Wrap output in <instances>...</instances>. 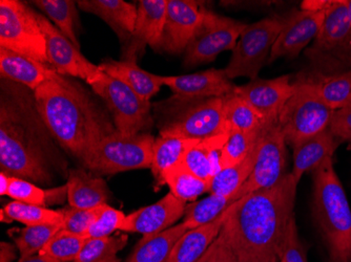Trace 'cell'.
<instances>
[{"mask_svg": "<svg viewBox=\"0 0 351 262\" xmlns=\"http://www.w3.org/2000/svg\"><path fill=\"white\" fill-rule=\"evenodd\" d=\"M298 184L291 173L271 188L244 195L226 211L219 235L238 262H281Z\"/></svg>", "mask_w": 351, "mask_h": 262, "instance_id": "cell-1", "label": "cell"}, {"mask_svg": "<svg viewBox=\"0 0 351 262\" xmlns=\"http://www.w3.org/2000/svg\"><path fill=\"white\" fill-rule=\"evenodd\" d=\"M34 100L51 135L82 161L98 142L116 131L110 116L88 90L62 75L35 90Z\"/></svg>", "mask_w": 351, "mask_h": 262, "instance_id": "cell-2", "label": "cell"}, {"mask_svg": "<svg viewBox=\"0 0 351 262\" xmlns=\"http://www.w3.org/2000/svg\"><path fill=\"white\" fill-rule=\"evenodd\" d=\"M0 108V167L10 176L36 184L52 183L40 133L27 122V103L15 88H3Z\"/></svg>", "mask_w": 351, "mask_h": 262, "instance_id": "cell-3", "label": "cell"}, {"mask_svg": "<svg viewBox=\"0 0 351 262\" xmlns=\"http://www.w3.org/2000/svg\"><path fill=\"white\" fill-rule=\"evenodd\" d=\"M313 173V214L326 244L329 262H351V209L333 159Z\"/></svg>", "mask_w": 351, "mask_h": 262, "instance_id": "cell-4", "label": "cell"}, {"mask_svg": "<svg viewBox=\"0 0 351 262\" xmlns=\"http://www.w3.org/2000/svg\"><path fill=\"white\" fill-rule=\"evenodd\" d=\"M224 98L165 102L160 137L205 140L228 131L224 118Z\"/></svg>", "mask_w": 351, "mask_h": 262, "instance_id": "cell-5", "label": "cell"}, {"mask_svg": "<svg viewBox=\"0 0 351 262\" xmlns=\"http://www.w3.org/2000/svg\"><path fill=\"white\" fill-rule=\"evenodd\" d=\"M155 140L149 133L128 135L116 130L98 142L82 163L96 175L151 169Z\"/></svg>", "mask_w": 351, "mask_h": 262, "instance_id": "cell-6", "label": "cell"}, {"mask_svg": "<svg viewBox=\"0 0 351 262\" xmlns=\"http://www.w3.org/2000/svg\"><path fill=\"white\" fill-rule=\"evenodd\" d=\"M305 55L313 64V72H350L351 23L345 0H333L320 33Z\"/></svg>", "mask_w": 351, "mask_h": 262, "instance_id": "cell-7", "label": "cell"}, {"mask_svg": "<svg viewBox=\"0 0 351 262\" xmlns=\"http://www.w3.org/2000/svg\"><path fill=\"white\" fill-rule=\"evenodd\" d=\"M293 86L295 90L278 118L286 144L291 147L328 129L335 112L301 77Z\"/></svg>", "mask_w": 351, "mask_h": 262, "instance_id": "cell-8", "label": "cell"}, {"mask_svg": "<svg viewBox=\"0 0 351 262\" xmlns=\"http://www.w3.org/2000/svg\"><path fill=\"white\" fill-rule=\"evenodd\" d=\"M0 47L49 64L38 13L19 0L0 1Z\"/></svg>", "mask_w": 351, "mask_h": 262, "instance_id": "cell-9", "label": "cell"}, {"mask_svg": "<svg viewBox=\"0 0 351 262\" xmlns=\"http://www.w3.org/2000/svg\"><path fill=\"white\" fill-rule=\"evenodd\" d=\"M88 86L108 106L117 131L134 135L151 129V102L140 98L123 82L102 72Z\"/></svg>", "mask_w": 351, "mask_h": 262, "instance_id": "cell-10", "label": "cell"}, {"mask_svg": "<svg viewBox=\"0 0 351 262\" xmlns=\"http://www.w3.org/2000/svg\"><path fill=\"white\" fill-rule=\"evenodd\" d=\"M284 18L268 17L248 25L232 50V58L224 68L230 80L245 77L254 80L269 60L270 53L279 37Z\"/></svg>", "mask_w": 351, "mask_h": 262, "instance_id": "cell-11", "label": "cell"}, {"mask_svg": "<svg viewBox=\"0 0 351 262\" xmlns=\"http://www.w3.org/2000/svg\"><path fill=\"white\" fill-rule=\"evenodd\" d=\"M248 25L236 19L207 11L200 29L197 31L184 52V66L213 62L224 51L234 50Z\"/></svg>", "mask_w": 351, "mask_h": 262, "instance_id": "cell-12", "label": "cell"}, {"mask_svg": "<svg viewBox=\"0 0 351 262\" xmlns=\"http://www.w3.org/2000/svg\"><path fill=\"white\" fill-rule=\"evenodd\" d=\"M285 137L278 121L265 122L260 131L258 141L257 159L247 182L240 189L242 196L271 188L285 176Z\"/></svg>", "mask_w": 351, "mask_h": 262, "instance_id": "cell-13", "label": "cell"}, {"mask_svg": "<svg viewBox=\"0 0 351 262\" xmlns=\"http://www.w3.org/2000/svg\"><path fill=\"white\" fill-rule=\"evenodd\" d=\"M38 21L47 41L49 64L62 76L82 79L92 83L102 70L93 64L47 17L38 13Z\"/></svg>", "mask_w": 351, "mask_h": 262, "instance_id": "cell-14", "label": "cell"}, {"mask_svg": "<svg viewBox=\"0 0 351 262\" xmlns=\"http://www.w3.org/2000/svg\"><path fill=\"white\" fill-rule=\"evenodd\" d=\"M325 12H311L299 10L284 17V25L279 37L270 53L268 63L278 59L295 58L302 51L313 42L322 29Z\"/></svg>", "mask_w": 351, "mask_h": 262, "instance_id": "cell-15", "label": "cell"}, {"mask_svg": "<svg viewBox=\"0 0 351 262\" xmlns=\"http://www.w3.org/2000/svg\"><path fill=\"white\" fill-rule=\"evenodd\" d=\"M208 10L191 0H169L167 23L160 50L171 55L182 54L200 29Z\"/></svg>", "mask_w": 351, "mask_h": 262, "instance_id": "cell-16", "label": "cell"}, {"mask_svg": "<svg viewBox=\"0 0 351 262\" xmlns=\"http://www.w3.org/2000/svg\"><path fill=\"white\" fill-rule=\"evenodd\" d=\"M167 3L169 0L138 1L135 29L125 44L121 60L136 62L147 47L160 50L167 23Z\"/></svg>", "mask_w": 351, "mask_h": 262, "instance_id": "cell-17", "label": "cell"}, {"mask_svg": "<svg viewBox=\"0 0 351 262\" xmlns=\"http://www.w3.org/2000/svg\"><path fill=\"white\" fill-rule=\"evenodd\" d=\"M295 90L291 76L275 79H254L244 86H237L234 92L259 114L264 122L278 121L280 112Z\"/></svg>", "mask_w": 351, "mask_h": 262, "instance_id": "cell-18", "label": "cell"}, {"mask_svg": "<svg viewBox=\"0 0 351 262\" xmlns=\"http://www.w3.org/2000/svg\"><path fill=\"white\" fill-rule=\"evenodd\" d=\"M186 205L171 192L159 202L142 207L126 215L120 231L139 233L143 237L157 235L171 228L184 216Z\"/></svg>", "mask_w": 351, "mask_h": 262, "instance_id": "cell-19", "label": "cell"}, {"mask_svg": "<svg viewBox=\"0 0 351 262\" xmlns=\"http://www.w3.org/2000/svg\"><path fill=\"white\" fill-rule=\"evenodd\" d=\"M162 82L173 92V99L180 101L226 98L237 88L224 70L214 68L182 76H162Z\"/></svg>", "mask_w": 351, "mask_h": 262, "instance_id": "cell-20", "label": "cell"}, {"mask_svg": "<svg viewBox=\"0 0 351 262\" xmlns=\"http://www.w3.org/2000/svg\"><path fill=\"white\" fill-rule=\"evenodd\" d=\"M0 74L1 78L27 86L34 92L58 73L50 64L0 47Z\"/></svg>", "mask_w": 351, "mask_h": 262, "instance_id": "cell-21", "label": "cell"}, {"mask_svg": "<svg viewBox=\"0 0 351 262\" xmlns=\"http://www.w3.org/2000/svg\"><path fill=\"white\" fill-rule=\"evenodd\" d=\"M340 143L330 130L326 129L293 146V167L291 173L295 182L299 185L305 173L313 172L325 161L333 159Z\"/></svg>", "mask_w": 351, "mask_h": 262, "instance_id": "cell-22", "label": "cell"}, {"mask_svg": "<svg viewBox=\"0 0 351 262\" xmlns=\"http://www.w3.org/2000/svg\"><path fill=\"white\" fill-rule=\"evenodd\" d=\"M77 5L106 21L122 42H129L137 21V5L123 0H79Z\"/></svg>", "mask_w": 351, "mask_h": 262, "instance_id": "cell-23", "label": "cell"}, {"mask_svg": "<svg viewBox=\"0 0 351 262\" xmlns=\"http://www.w3.org/2000/svg\"><path fill=\"white\" fill-rule=\"evenodd\" d=\"M68 200L71 207L78 209H95L108 204L110 190L106 181L99 175L73 169L69 172Z\"/></svg>", "mask_w": 351, "mask_h": 262, "instance_id": "cell-24", "label": "cell"}, {"mask_svg": "<svg viewBox=\"0 0 351 262\" xmlns=\"http://www.w3.org/2000/svg\"><path fill=\"white\" fill-rule=\"evenodd\" d=\"M100 70L108 76L118 79L131 88L140 98L151 101L163 86L162 76L142 70L133 61L106 59L99 64Z\"/></svg>", "mask_w": 351, "mask_h": 262, "instance_id": "cell-25", "label": "cell"}, {"mask_svg": "<svg viewBox=\"0 0 351 262\" xmlns=\"http://www.w3.org/2000/svg\"><path fill=\"white\" fill-rule=\"evenodd\" d=\"M299 77L306 81L333 112L351 107V70L335 74L311 70Z\"/></svg>", "mask_w": 351, "mask_h": 262, "instance_id": "cell-26", "label": "cell"}, {"mask_svg": "<svg viewBox=\"0 0 351 262\" xmlns=\"http://www.w3.org/2000/svg\"><path fill=\"white\" fill-rule=\"evenodd\" d=\"M226 211L214 222L185 232L175 244L169 262H198L220 234Z\"/></svg>", "mask_w": 351, "mask_h": 262, "instance_id": "cell-27", "label": "cell"}, {"mask_svg": "<svg viewBox=\"0 0 351 262\" xmlns=\"http://www.w3.org/2000/svg\"><path fill=\"white\" fill-rule=\"evenodd\" d=\"M186 231L180 222L157 235L142 237L125 262H169L175 244Z\"/></svg>", "mask_w": 351, "mask_h": 262, "instance_id": "cell-28", "label": "cell"}, {"mask_svg": "<svg viewBox=\"0 0 351 262\" xmlns=\"http://www.w3.org/2000/svg\"><path fill=\"white\" fill-rule=\"evenodd\" d=\"M241 198L243 196L240 190L232 196L210 194L208 198L187 205L182 222L187 230L210 224L220 218L223 213Z\"/></svg>", "mask_w": 351, "mask_h": 262, "instance_id": "cell-29", "label": "cell"}, {"mask_svg": "<svg viewBox=\"0 0 351 262\" xmlns=\"http://www.w3.org/2000/svg\"><path fill=\"white\" fill-rule=\"evenodd\" d=\"M258 141L243 161H239L234 166L222 169L218 174L215 175L210 183V194L232 196L239 192L254 170L257 159Z\"/></svg>", "mask_w": 351, "mask_h": 262, "instance_id": "cell-30", "label": "cell"}, {"mask_svg": "<svg viewBox=\"0 0 351 262\" xmlns=\"http://www.w3.org/2000/svg\"><path fill=\"white\" fill-rule=\"evenodd\" d=\"M167 185L171 194L183 202L196 200L203 193L210 192V184L191 172L182 163L165 170L159 187Z\"/></svg>", "mask_w": 351, "mask_h": 262, "instance_id": "cell-31", "label": "cell"}, {"mask_svg": "<svg viewBox=\"0 0 351 262\" xmlns=\"http://www.w3.org/2000/svg\"><path fill=\"white\" fill-rule=\"evenodd\" d=\"M198 141L173 137H159L155 140L151 171L158 187L165 170L181 163L187 149Z\"/></svg>", "mask_w": 351, "mask_h": 262, "instance_id": "cell-32", "label": "cell"}, {"mask_svg": "<svg viewBox=\"0 0 351 262\" xmlns=\"http://www.w3.org/2000/svg\"><path fill=\"white\" fill-rule=\"evenodd\" d=\"M7 196L25 204L45 207L47 205L59 204L68 198V187L66 184L60 188L45 190L27 179L11 176Z\"/></svg>", "mask_w": 351, "mask_h": 262, "instance_id": "cell-33", "label": "cell"}, {"mask_svg": "<svg viewBox=\"0 0 351 262\" xmlns=\"http://www.w3.org/2000/svg\"><path fill=\"white\" fill-rule=\"evenodd\" d=\"M40 11L54 23L55 27L62 33L75 47L80 50V43L75 33L77 18V1L74 0H34L32 1Z\"/></svg>", "mask_w": 351, "mask_h": 262, "instance_id": "cell-34", "label": "cell"}, {"mask_svg": "<svg viewBox=\"0 0 351 262\" xmlns=\"http://www.w3.org/2000/svg\"><path fill=\"white\" fill-rule=\"evenodd\" d=\"M61 228L62 224L29 226L23 228H12L10 235L19 251L21 259H23L39 254L45 244L50 241Z\"/></svg>", "mask_w": 351, "mask_h": 262, "instance_id": "cell-35", "label": "cell"}, {"mask_svg": "<svg viewBox=\"0 0 351 262\" xmlns=\"http://www.w3.org/2000/svg\"><path fill=\"white\" fill-rule=\"evenodd\" d=\"M223 110L228 129L252 133L260 129L265 123L247 102L234 92L224 98Z\"/></svg>", "mask_w": 351, "mask_h": 262, "instance_id": "cell-36", "label": "cell"}, {"mask_svg": "<svg viewBox=\"0 0 351 262\" xmlns=\"http://www.w3.org/2000/svg\"><path fill=\"white\" fill-rule=\"evenodd\" d=\"M3 211L10 222H21L25 226L59 224L63 222L61 210H51L45 207L25 204L17 200L9 202Z\"/></svg>", "mask_w": 351, "mask_h": 262, "instance_id": "cell-37", "label": "cell"}, {"mask_svg": "<svg viewBox=\"0 0 351 262\" xmlns=\"http://www.w3.org/2000/svg\"><path fill=\"white\" fill-rule=\"evenodd\" d=\"M88 238L61 228L54 237L45 244L39 255L47 256L60 262H74L82 252Z\"/></svg>", "mask_w": 351, "mask_h": 262, "instance_id": "cell-38", "label": "cell"}, {"mask_svg": "<svg viewBox=\"0 0 351 262\" xmlns=\"http://www.w3.org/2000/svg\"><path fill=\"white\" fill-rule=\"evenodd\" d=\"M128 244V236L88 238L74 262H102L115 257Z\"/></svg>", "mask_w": 351, "mask_h": 262, "instance_id": "cell-39", "label": "cell"}, {"mask_svg": "<svg viewBox=\"0 0 351 262\" xmlns=\"http://www.w3.org/2000/svg\"><path fill=\"white\" fill-rule=\"evenodd\" d=\"M261 128L252 133L230 129L228 141L224 144L222 149V157H221L222 169L234 166L247 157L254 144L257 143L259 139Z\"/></svg>", "mask_w": 351, "mask_h": 262, "instance_id": "cell-40", "label": "cell"}, {"mask_svg": "<svg viewBox=\"0 0 351 262\" xmlns=\"http://www.w3.org/2000/svg\"><path fill=\"white\" fill-rule=\"evenodd\" d=\"M181 163L199 179L210 184L214 173L210 159V139L199 140L191 145Z\"/></svg>", "mask_w": 351, "mask_h": 262, "instance_id": "cell-41", "label": "cell"}, {"mask_svg": "<svg viewBox=\"0 0 351 262\" xmlns=\"http://www.w3.org/2000/svg\"><path fill=\"white\" fill-rule=\"evenodd\" d=\"M125 218L122 211L108 206V204L102 205L98 210L97 218L88 228L86 238L108 237L110 234L120 230Z\"/></svg>", "mask_w": 351, "mask_h": 262, "instance_id": "cell-42", "label": "cell"}, {"mask_svg": "<svg viewBox=\"0 0 351 262\" xmlns=\"http://www.w3.org/2000/svg\"><path fill=\"white\" fill-rule=\"evenodd\" d=\"M99 207L95 209H78L74 207L62 209V230L86 237L88 228L97 218Z\"/></svg>", "mask_w": 351, "mask_h": 262, "instance_id": "cell-43", "label": "cell"}, {"mask_svg": "<svg viewBox=\"0 0 351 262\" xmlns=\"http://www.w3.org/2000/svg\"><path fill=\"white\" fill-rule=\"evenodd\" d=\"M284 262H308L306 258L304 246L302 244L298 234L297 224L293 216L289 222L285 244H284L283 257Z\"/></svg>", "mask_w": 351, "mask_h": 262, "instance_id": "cell-44", "label": "cell"}, {"mask_svg": "<svg viewBox=\"0 0 351 262\" xmlns=\"http://www.w3.org/2000/svg\"><path fill=\"white\" fill-rule=\"evenodd\" d=\"M328 129L339 141L351 143V107L333 112Z\"/></svg>", "mask_w": 351, "mask_h": 262, "instance_id": "cell-45", "label": "cell"}, {"mask_svg": "<svg viewBox=\"0 0 351 262\" xmlns=\"http://www.w3.org/2000/svg\"><path fill=\"white\" fill-rule=\"evenodd\" d=\"M198 262H238L226 242L220 235L213 242Z\"/></svg>", "mask_w": 351, "mask_h": 262, "instance_id": "cell-46", "label": "cell"}, {"mask_svg": "<svg viewBox=\"0 0 351 262\" xmlns=\"http://www.w3.org/2000/svg\"><path fill=\"white\" fill-rule=\"evenodd\" d=\"M333 0H305L301 3V10L311 12H325L328 10Z\"/></svg>", "mask_w": 351, "mask_h": 262, "instance_id": "cell-47", "label": "cell"}, {"mask_svg": "<svg viewBox=\"0 0 351 262\" xmlns=\"http://www.w3.org/2000/svg\"><path fill=\"white\" fill-rule=\"evenodd\" d=\"M15 244L3 241L0 244V262H14L17 257Z\"/></svg>", "mask_w": 351, "mask_h": 262, "instance_id": "cell-48", "label": "cell"}, {"mask_svg": "<svg viewBox=\"0 0 351 262\" xmlns=\"http://www.w3.org/2000/svg\"><path fill=\"white\" fill-rule=\"evenodd\" d=\"M10 183H11V176L5 174V172H0V195L5 196L9 190Z\"/></svg>", "mask_w": 351, "mask_h": 262, "instance_id": "cell-49", "label": "cell"}, {"mask_svg": "<svg viewBox=\"0 0 351 262\" xmlns=\"http://www.w3.org/2000/svg\"><path fill=\"white\" fill-rule=\"evenodd\" d=\"M19 262H60L57 260L52 259V258L47 257V256L37 255L31 256V257L23 258V259H19Z\"/></svg>", "mask_w": 351, "mask_h": 262, "instance_id": "cell-50", "label": "cell"}, {"mask_svg": "<svg viewBox=\"0 0 351 262\" xmlns=\"http://www.w3.org/2000/svg\"><path fill=\"white\" fill-rule=\"evenodd\" d=\"M345 3H346L347 9H348L349 18H350L351 23V0H345Z\"/></svg>", "mask_w": 351, "mask_h": 262, "instance_id": "cell-51", "label": "cell"}, {"mask_svg": "<svg viewBox=\"0 0 351 262\" xmlns=\"http://www.w3.org/2000/svg\"><path fill=\"white\" fill-rule=\"evenodd\" d=\"M102 262H121L119 259H118L117 256H115V257L110 258V259L104 260V261Z\"/></svg>", "mask_w": 351, "mask_h": 262, "instance_id": "cell-52", "label": "cell"}, {"mask_svg": "<svg viewBox=\"0 0 351 262\" xmlns=\"http://www.w3.org/2000/svg\"><path fill=\"white\" fill-rule=\"evenodd\" d=\"M281 262H284V261H281Z\"/></svg>", "mask_w": 351, "mask_h": 262, "instance_id": "cell-53", "label": "cell"}]
</instances>
